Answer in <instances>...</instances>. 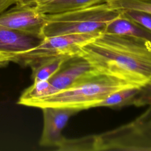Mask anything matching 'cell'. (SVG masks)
Wrapping results in <instances>:
<instances>
[{
    "label": "cell",
    "instance_id": "1",
    "mask_svg": "<svg viewBox=\"0 0 151 151\" xmlns=\"http://www.w3.org/2000/svg\"><path fill=\"white\" fill-rule=\"evenodd\" d=\"M78 55L98 73L142 88L151 81V41L103 32L80 47Z\"/></svg>",
    "mask_w": 151,
    "mask_h": 151
},
{
    "label": "cell",
    "instance_id": "2",
    "mask_svg": "<svg viewBox=\"0 0 151 151\" xmlns=\"http://www.w3.org/2000/svg\"><path fill=\"white\" fill-rule=\"evenodd\" d=\"M133 87H136L116 77L95 72L77 81L67 88L29 101L24 106L40 109L63 107L80 111L97 107L100 102L114 92Z\"/></svg>",
    "mask_w": 151,
    "mask_h": 151
},
{
    "label": "cell",
    "instance_id": "3",
    "mask_svg": "<svg viewBox=\"0 0 151 151\" xmlns=\"http://www.w3.org/2000/svg\"><path fill=\"white\" fill-rule=\"evenodd\" d=\"M120 14V10L113 8L107 2L69 12L44 14L43 36L103 32L107 24Z\"/></svg>",
    "mask_w": 151,
    "mask_h": 151
},
{
    "label": "cell",
    "instance_id": "4",
    "mask_svg": "<svg viewBox=\"0 0 151 151\" xmlns=\"http://www.w3.org/2000/svg\"><path fill=\"white\" fill-rule=\"evenodd\" d=\"M101 32L70 34L45 37L41 42L25 52L15 54L11 61L29 66L55 57L70 58L77 54L81 47Z\"/></svg>",
    "mask_w": 151,
    "mask_h": 151
},
{
    "label": "cell",
    "instance_id": "5",
    "mask_svg": "<svg viewBox=\"0 0 151 151\" xmlns=\"http://www.w3.org/2000/svg\"><path fill=\"white\" fill-rule=\"evenodd\" d=\"M45 15L31 5L17 3L0 15V25L24 33L43 37Z\"/></svg>",
    "mask_w": 151,
    "mask_h": 151
},
{
    "label": "cell",
    "instance_id": "6",
    "mask_svg": "<svg viewBox=\"0 0 151 151\" xmlns=\"http://www.w3.org/2000/svg\"><path fill=\"white\" fill-rule=\"evenodd\" d=\"M44 125L40 140L41 146H57L64 137L61 132L70 117L78 110L63 107H46L41 109Z\"/></svg>",
    "mask_w": 151,
    "mask_h": 151
},
{
    "label": "cell",
    "instance_id": "7",
    "mask_svg": "<svg viewBox=\"0 0 151 151\" xmlns=\"http://www.w3.org/2000/svg\"><path fill=\"white\" fill-rule=\"evenodd\" d=\"M95 72L86 60L76 55L67 58L48 81L57 92L68 88L77 81Z\"/></svg>",
    "mask_w": 151,
    "mask_h": 151
},
{
    "label": "cell",
    "instance_id": "8",
    "mask_svg": "<svg viewBox=\"0 0 151 151\" xmlns=\"http://www.w3.org/2000/svg\"><path fill=\"white\" fill-rule=\"evenodd\" d=\"M44 38L0 25V52L9 55L12 58L15 54L34 48L41 42Z\"/></svg>",
    "mask_w": 151,
    "mask_h": 151
},
{
    "label": "cell",
    "instance_id": "9",
    "mask_svg": "<svg viewBox=\"0 0 151 151\" xmlns=\"http://www.w3.org/2000/svg\"><path fill=\"white\" fill-rule=\"evenodd\" d=\"M107 0H40L34 2V8L43 14H55L80 9L99 4Z\"/></svg>",
    "mask_w": 151,
    "mask_h": 151
},
{
    "label": "cell",
    "instance_id": "10",
    "mask_svg": "<svg viewBox=\"0 0 151 151\" xmlns=\"http://www.w3.org/2000/svg\"><path fill=\"white\" fill-rule=\"evenodd\" d=\"M104 32L136 37L151 41V31L135 21L124 16L122 13L119 17L107 24Z\"/></svg>",
    "mask_w": 151,
    "mask_h": 151
},
{
    "label": "cell",
    "instance_id": "11",
    "mask_svg": "<svg viewBox=\"0 0 151 151\" xmlns=\"http://www.w3.org/2000/svg\"><path fill=\"white\" fill-rule=\"evenodd\" d=\"M68 58L55 57L43 60L31 67V77L34 81H48Z\"/></svg>",
    "mask_w": 151,
    "mask_h": 151
},
{
    "label": "cell",
    "instance_id": "12",
    "mask_svg": "<svg viewBox=\"0 0 151 151\" xmlns=\"http://www.w3.org/2000/svg\"><path fill=\"white\" fill-rule=\"evenodd\" d=\"M56 93L55 89L49 81H34L33 84L26 88L19 98L18 104L24 105L27 102Z\"/></svg>",
    "mask_w": 151,
    "mask_h": 151
},
{
    "label": "cell",
    "instance_id": "13",
    "mask_svg": "<svg viewBox=\"0 0 151 151\" xmlns=\"http://www.w3.org/2000/svg\"><path fill=\"white\" fill-rule=\"evenodd\" d=\"M106 2L118 10H134L151 15V0H107Z\"/></svg>",
    "mask_w": 151,
    "mask_h": 151
},
{
    "label": "cell",
    "instance_id": "14",
    "mask_svg": "<svg viewBox=\"0 0 151 151\" xmlns=\"http://www.w3.org/2000/svg\"><path fill=\"white\" fill-rule=\"evenodd\" d=\"M142 88H129L117 91L109 95L104 100L100 102L97 107L99 106H113L123 104L127 100L133 98L137 94Z\"/></svg>",
    "mask_w": 151,
    "mask_h": 151
},
{
    "label": "cell",
    "instance_id": "15",
    "mask_svg": "<svg viewBox=\"0 0 151 151\" xmlns=\"http://www.w3.org/2000/svg\"><path fill=\"white\" fill-rule=\"evenodd\" d=\"M125 17L135 21L151 31V15L134 10L124 9L120 10Z\"/></svg>",
    "mask_w": 151,
    "mask_h": 151
},
{
    "label": "cell",
    "instance_id": "16",
    "mask_svg": "<svg viewBox=\"0 0 151 151\" xmlns=\"http://www.w3.org/2000/svg\"><path fill=\"white\" fill-rule=\"evenodd\" d=\"M20 0H0V15L12 5H15Z\"/></svg>",
    "mask_w": 151,
    "mask_h": 151
},
{
    "label": "cell",
    "instance_id": "17",
    "mask_svg": "<svg viewBox=\"0 0 151 151\" xmlns=\"http://www.w3.org/2000/svg\"><path fill=\"white\" fill-rule=\"evenodd\" d=\"M148 110H151V109ZM149 114H151V111H147V112L145 113V114H144L143 115H149ZM148 120H150L146 123H143V124H138L137 123L140 127H146L145 129H151V119ZM147 121V120H146ZM146 122V121H145ZM138 123H140V122H138ZM140 123H142V122H140Z\"/></svg>",
    "mask_w": 151,
    "mask_h": 151
},
{
    "label": "cell",
    "instance_id": "18",
    "mask_svg": "<svg viewBox=\"0 0 151 151\" xmlns=\"http://www.w3.org/2000/svg\"><path fill=\"white\" fill-rule=\"evenodd\" d=\"M11 57L10 55L0 52V65L11 61Z\"/></svg>",
    "mask_w": 151,
    "mask_h": 151
},
{
    "label": "cell",
    "instance_id": "19",
    "mask_svg": "<svg viewBox=\"0 0 151 151\" xmlns=\"http://www.w3.org/2000/svg\"><path fill=\"white\" fill-rule=\"evenodd\" d=\"M40 1V0H20L18 3L26 4V5H32L34 2Z\"/></svg>",
    "mask_w": 151,
    "mask_h": 151
},
{
    "label": "cell",
    "instance_id": "20",
    "mask_svg": "<svg viewBox=\"0 0 151 151\" xmlns=\"http://www.w3.org/2000/svg\"><path fill=\"white\" fill-rule=\"evenodd\" d=\"M147 86H148V87H151V81L149 82V83L147 84ZM146 86V87H147Z\"/></svg>",
    "mask_w": 151,
    "mask_h": 151
}]
</instances>
